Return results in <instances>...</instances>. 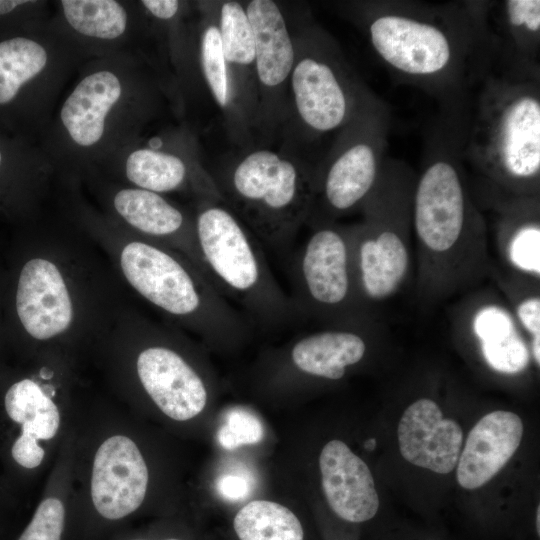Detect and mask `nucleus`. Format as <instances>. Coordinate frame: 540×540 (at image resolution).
I'll list each match as a JSON object with an SVG mask.
<instances>
[{
  "mask_svg": "<svg viewBox=\"0 0 540 540\" xmlns=\"http://www.w3.org/2000/svg\"><path fill=\"white\" fill-rule=\"evenodd\" d=\"M8 285L19 359L56 354L84 370L130 303L105 254L60 207L32 222Z\"/></svg>",
  "mask_w": 540,
  "mask_h": 540,
  "instance_id": "f257e3e1",
  "label": "nucleus"
},
{
  "mask_svg": "<svg viewBox=\"0 0 540 540\" xmlns=\"http://www.w3.org/2000/svg\"><path fill=\"white\" fill-rule=\"evenodd\" d=\"M73 497L65 540H107L153 512L174 511L177 464L162 438L104 390L92 387L72 433Z\"/></svg>",
  "mask_w": 540,
  "mask_h": 540,
  "instance_id": "f03ea898",
  "label": "nucleus"
},
{
  "mask_svg": "<svg viewBox=\"0 0 540 540\" xmlns=\"http://www.w3.org/2000/svg\"><path fill=\"white\" fill-rule=\"evenodd\" d=\"M469 118L468 100L439 104L425 131L412 230L415 293L426 306L481 287L494 262L487 220L471 195L463 161Z\"/></svg>",
  "mask_w": 540,
  "mask_h": 540,
  "instance_id": "7ed1b4c3",
  "label": "nucleus"
},
{
  "mask_svg": "<svg viewBox=\"0 0 540 540\" xmlns=\"http://www.w3.org/2000/svg\"><path fill=\"white\" fill-rule=\"evenodd\" d=\"M488 0L344 3L349 18L393 77L438 104L469 97L492 72Z\"/></svg>",
  "mask_w": 540,
  "mask_h": 540,
  "instance_id": "20e7f679",
  "label": "nucleus"
},
{
  "mask_svg": "<svg viewBox=\"0 0 540 540\" xmlns=\"http://www.w3.org/2000/svg\"><path fill=\"white\" fill-rule=\"evenodd\" d=\"M76 74L40 137L62 181L81 183L142 136L164 88L134 51L91 57Z\"/></svg>",
  "mask_w": 540,
  "mask_h": 540,
  "instance_id": "39448f33",
  "label": "nucleus"
},
{
  "mask_svg": "<svg viewBox=\"0 0 540 540\" xmlns=\"http://www.w3.org/2000/svg\"><path fill=\"white\" fill-rule=\"evenodd\" d=\"M60 207L102 250L127 293L167 323L215 347L246 337L244 318L185 255L120 227L83 197L79 185L64 191Z\"/></svg>",
  "mask_w": 540,
  "mask_h": 540,
  "instance_id": "423d86ee",
  "label": "nucleus"
},
{
  "mask_svg": "<svg viewBox=\"0 0 540 540\" xmlns=\"http://www.w3.org/2000/svg\"><path fill=\"white\" fill-rule=\"evenodd\" d=\"M91 367L106 393L142 419L170 428L195 422L212 395L209 368L186 332L131 303L97 348Z\"/></svg>",
  "mask_w": 540,
  "mask_h": 540,
  "instance_id": "0eeeda50",
  "label": "nucleus"
},
{
  "mask_svg": "<svg viewBox=\"0 0 540 540\" xmlns=\"http://www.w3.org/2000/svg\"><path fill=\"white\" fill-rule=\"evenodd\" d=\"M91 387L84 369L56 354L0 370V468L23 501L40 490Z\"/></svg>",
  "mask_w": 540,
  "mask_h": 540,
  "instance_id": "6e6552de",
  "label": "nucleus"
},
{
  "mask_svg": "<svg viewBox=\"0 0 540 540\" xmlns=\"http://www.w3.org/2000/svg\"><path fill=\"white\" fill-rule=\"evenodd\" d=\"M463 161L508 192L540 196V82L486 77L471 99Z\"/></svg>",
  "mask_w": 540,
  "mask_h": 540,
  "instance_id": "1a4fd4ad",
  "label": "nucleus"
},
{
  "mask_svg": "<svg viewBox=\"0 0 540 540\" xmlns=\"http://www.w3.org/2000/svg\"><path fill=\"white\" fill-rule=\"evenodd\" d=\"M211 176L223 202L262 246L282 257L291 252L313 206L311 162L288 151L253 147Z\"/></svg>",
  "mask_w": 540,
  "mask_h": 540,
  "instance_id": "9d476101",
  "label": "nucleus"
},
{
  "mask_svg": "<svg viewBox=\"0 0 540 540\" xmlns=\"http://www.w3.org/2000/svg\"><path fill=\"white\" fill-rule=\"evenodd\" d=\"M417 172L387 156L378 180L361 206L362 220L350 225L357 290L365 309H377L412 278L413 193Z\"/></svg>",
  "mask_w": 540,
  "mask_h": 540,
  "instance_id": "9b49d317",
  "label": "nucleus"
},
{
  "mask_svg": "<svg viewBox=\"0 0 540 540\" xmlns=\"http://www.w3.org/2000/svg\"><path fill=\"white\" fill-rule=\"evenodd\" d=\"M192 210L201 259L214 287L261 327H283L296 320L262 244L242 220L223 201L201 200Z\"/></svg>",
  "mask_w": 540,
  "mask_h": 540,
  "instance_id": "f8f14e48",
  "label": "nucleus"
},
{
  "mask_svg": "<svg viewBox=\"0 0 540 540\" xmlns=\"http://www.w3.org/2000/svg\"><path fill=\"white\" fill-rule=\"evenodd\" d=\"M295 61L289 81L286 124L296 123L308 143L333 140L351 120L369 87L324 28L308 24L294 37ZM301 140V141H302Z\"/></svg>",
  "mask_w": 540,
  "mask_h": 540,
  "instance_id": "ddd939ff",
  "label": "nucleus"
},
{
  "mask_svg": "<svg viewBox=\"0 0 540 540\" xmlns=\"http://www.w3.org/2000/svg\"><path fill=\"white\" fill-rule=\"evenodd\" d=\"M391 124L389 105L369 89L315 167L314 200L306 225L337 222L360 211L388 156Z\"/></svg>",
  "mask_w": 540,
  "mask_h": 540,
  "instance_id": "4468645a",
  "label": "nucleus"
},
{
  "mask_svg": "<svg viewBox=\"0 0 540 540\" xmlns=\"http://www.w3.org/2000/svg\"><path fill=\"white\" fill-rule=\"evenodd\" d=\"M309 227L310 234L288 266L296 319L320 327L377 324L358 294L350 225L332 222Z\"/></svg>",
  "mask_w": 540,
  "mask_h": 540,
  "instance_id": "2eb2a0df",
  "label": "nucleus"
},
{
  "mask_svg": "<svg viewBox=\"0 0 540 540\" xmlns=\"http://www.w3.org/2000/svg\"><path fill=\"white\" fill-rule=\"evenodd\" d=\"M89 57L49 20L35 24L30 33L0 41V107L27 95L41 136L49 124L60 94L71 76Z\"/></svg>",
  "mask_w": 540,
  "mask_h": 540,
  "instance_id": "dca6fc26",
  "label": "nucleus"
},
{
  "mask_svg": "<svg viewBox=\"0 0 540 540\" xmlns=\"http://www.w3.org/2000/svg\"><path fill=\"white\" fill-rule=\"evenodd\" d=\"M164 196L180 194L194 203L223 201L210 174L201 164L191 137L182 132L142 136L93 175ZM92 177V176H91ZM89 178V177H88Z\"/></svg>",
  "mask_w": 540,
  "mask_h": 540,
  "instance_id": "f3484780",
  "label": "nucleus"
},
{
  "mask_svg": "<svg viewBox=\"0 0 540 540\" xmlns=\"http://www.w3.org/2000/svg\"><path fill=\"white\" fill-rule=\"evenodd\" d=\"M82 183L87 184L99 210L110 220L139 237L182 253L209 280L197 244L193 210L167 196L102 176L89 177Z\"/></svg>",
  "mask_w": 540,
  "mask_h": 540,
  "instance_id": "a211bd4d",
  "label": "nucleus"
},
{
  "mask_svg": "<svg viewBox=\"0 0 540 540\" xmlns=\"http://www.w3.org/2000/svg\"><path fill=\"white\" fill-rule=\"evenodd\" d=\"M245 10L255 43L258 110L254 130L271 136L285 125L288 117L294 37L276 2L251 0L245 4Z\"/></svg>",
  "mask_w": 540,
  "mask_h": 540,
  "instance_id": "6ab92c4d",
  "label": "nucleus"
},
{
  "mask_svg": "<svg viewBox=\"0 0 540 540\" xmlns=\"http://www.w3.org/2000/svg\"><path fill=\"white\" fill-rule=\"evenodd\" d=\"M450 320L455 333L471 340L492 371L516 376L529 369L532 357L528 340L494 287H479L460 296Z\"/></svg>",
  "mask_w": 540,
  "mask_h": 540,
  "instance_id": "aec40b11",
  "label": "nucleus"
},
{
  "mask_svg": "<svg viewBox=\"0 0 540 540\" xmlns=\"http://www.w3.org/2000/svg\"><path fill=\"white\" fill-rule=\"evenodd\" d=\"M467 175L475 203L490 215L501 266L540 280V196L511 193Z\"/></svg>",
  "mask_w": 540,
  "mask_h": 540,
  "instance_id": "412c9836",
  "label": "nucleus"
},
{
  "mask_svg": "<svg viewBox=\"0 0 540 540\" xmlns=\"http://www.w3.org/2000/svg\"><path fill=\"white\" fill-rule=\"evenodd\" d=\"M50 21L89 58L134 51L149 28L138 2L119 0H60Z\"/></svg>",
  "mask_w": 540,
  "mask_h": 540,
  "instance_id": "4be33fe9",
  "label": "nucleus"
},
{
  "mask_svg": "<svg viewBox=\"0 0 540 540\" xmlns=\"http://www.w3.org/2000/svg\"><path fill=\"white\" fill-rule=\"evenodd\" d=\"M378 327L329 326L293 340L276 361V378L342 379L366 356L370 331Z\"/></svg>",
  "mask_w": 540,
  "mask_h": 540,
  "instance_id": "5701e85b",
  "label": "nucleus"
},
{
  "mask_svg": "<svg viewBox=\"0 0 540 540\" xmlns=\"http://www.w3.org/2000/svg\"><path fill=\"white\" fill-rule=\"evenodd\" d=\"M492 75L540 82V1H488Z\"/></svg>",
  "mask_w": 540,
  "mask_h": 540,
  "instance_id": "b1692460",
  "label": "nucleus"
},
{
  "mask_svg": "<svg viewBox=\"0 0 540 540\" xmlns=\"http://www.w3.org/2000/svg\"><path fill=\"white\" fill-rule=\"evenodd\" d=\"M401 455L409 463L438 474H447L457 465L463 431L460 425L444 418L439 405L420 398L403 412L398 424Z\"/></svg>",
  "mask_w": 540,
  "mask_h": 540,
  "instance_id": "393cba45",
  "label": "nucleus"
},
{
  "mask_svg": "<svg viewBox=\"0 0 540 540\" xmlns=\"http://www.w3.org/2000/svg\"><path fill=\"white\" fill-rule=\"evenodd\" d=\"M319 469L327 503L339 518L361 523L376 515L379 497L372 473L346 443L338 439L326 443Z\"/></svg>",
  "mask_w": 540,
  "mask_h": 540,
  "instance_id": "a878e982",
  "label": "nucleus"
},
{
  "mask_svg": "<svg viewBox=\"0 0 540 540\" xmlns=\"http://www.w3.org/2000/svg\"><path fill=\"white\" fill-rule=\"evenodd\" d=\"M522 435V420L513 412L496 410L482 417L469 432L459 456V485L473 490L489 482L512 458Z\"/></svg>",
  "mask_w": 540,
  "mask_h": 540,
  "instance_id": "bb28decb",
  "label": "nucleus"
},
{
  "mask_svg": "<svg viewBox=\"0 0 540 540\" xmlns=\"http://www.w3.org/2000/svg\"><path fill=\"white\" fill-rule=\"evenodd\" d=\"M246 141L254 131L258 110L255 43L245 5L223 1L214 11Z\"/></svg>",
  "mask_w": 540,
  "mask_h": 540,
  "instance_id": "cd10ccee",
  "label": "nucleus"
},
{
  "mask_svg": "<svg viewBox=\"0 0 540 540\" xmlns=\"http://www.w3.org/2000/svg\"><path fill=\"white\" fill-rule=\"evenodd\" d=\"M73 497L71 434L12 540H65Z\"/></svg>",
  "mask_w": 540,
  "mask_h": 540,
  "instance_id": "c85d7f7f",
  "label": "nucleus"
},
{
  "mask_svg": "<svg viewBox=\"0 0 540 540\" xmlns=\"http://www.w3.org/2000/svg\"><path fill=\"white\" fill-rule=\"evenodd\" d=\"M198 28L197 54L200 72L212 98L222 111L231 136L244 144L246 138L238 115L215 12L212 9L204 12Z\"/></svg>",
  "mask_w": 540,
  "mask_h": 540,
  "instance_id": "c756f323",
  "label": "nucleus"
},
{
  "mask_svg": "<svg viewBox=\"0 0 540 540\" xmlns=\"http://www.w3.org/2000/svg\"><path fill=\"white\" fill-rule=\"evenodd\" d=\"M489 280L502 295L525 334L532 361L540 366V280L510 271L494 261Z\"/></svg>",
  "mask_w": 540,
  "mask_h": 540,
  "instance_id": "7c9ffc66",
  "label": "nucleus"
},
{
  "mask_svg": "<svg viewBox=\"0 0 540 540\" xmlns=\"http://www.w3.org/2000/svg\"><path fill=\"white\" fill-rule=\"evenodd\" d=\"M239 540H304L296 514L279 502L255 499L242 506L233 519Z\"/></svg>",
  "mask_w": 540,
  "mask_h": 540,
  "instance_id": "2f4dec72",
  "label": "nucleus"
},
{
  "mask_svg": "<svg viewBox=\"0 0 540 540\" xmlns=\"http://www.w3.org/2000/svg\"><path fill=\"white\" fill-rule=\"evenodd\" d=\"M263 434L262 423L254 414L242 407H235L228 411L217 437L223 448L232 450L260 442Z\"/></svg>",
  "mask_w": 540,
  "mask_h": 540,
  "instance_id": "473e14b6",
  "label": "nucleus"
},
{
  "mask_svg": "<svg viewBox=\"0 0 540 540\" xmlns=\"http://www.w3.org/2000/svg\"><path fill=\"white\" fill-rule=\"evenodd\" d=\"M23 500L12 490L0 468V540L13 538L17 532L15 519Z\"/></svg>",
  "mask_w": 540,
  "mask_h": 540,
  "instance_id": "72a5a7b5",
  "label": "nucleus"
},
{
  "mask_svg": "<svg viewBox=\"0 0 540 540\" xmlns=\"http://www.w3.org/2000/svg\"><path fill=\"white\" fill-rule=\"evenodd\" d=\"M156 525L149 528H139L134 525L126 527L107 540H188L184 532L176 531L173 526Z\"/></svg>",
  "mask_w": 540,
  "mask_h": 540,
  "instance_id": "f704fd0d",
  "label": "nucleus"
},
{
  "mask_svg": "<svg viewBox=\"0 0 540 540\" xmlns=\"http://www.w3.org/2000/svg\"><path fill=\"white\" fill-rule=\"evenodd\" d=\"M143 13L156 24H168L182 18L185 2L178 0L138 1Z\"/></svg>",
  "mask_w": 540,
  "mask_h": 540,
  "instance_id": "c9c22d12",
  "label": "nucleus"
},
{
  "mask_svg": "<svg viewBox=\"0 0 540 540\" xmlns=\"http://www.w3.org/2000/svg\"><path fill=\"white\" fill-rule=\"evenodd\" d=\"M218 490L228 499H240L247 493L248 485L243 478L226 475L219 480Z\"/></svg>",
  "mask_w": 540,
  "mask_h": 540,
  "instance_id": "e433bc0d",
  "label": "nucleus"
},
{
  "mask_svg": "<svg viewBox=\"0 0 540 540\" xmlns=\"http://www.w3.org/2000/svg\"><path fill=\"white\" fill-rule=\"evenodd\" d=\"M28 2V0H0V16L11 14L24 7Z\"/></svg>",
  "mask_w": 540,
  "mask_h": 540,
  "instance_id": "4c0bfd02",
  "label": "nucleus"
},
{
  "mask_svg": "<svg viewBox=\"0 0 540 540\" xmlns=\"http://www.w3.org/2000/svg\"><path fill=\"white\" fill-rule=\"evenodd\" d=\"M536 529H537V533L539 535L540 534V509H539V506L537 507V511H536Z\"/></svg>",
  "mask_w": 540,
  "mask_h": 540,
  "instance_id": "58836bf2",
  "label": "nucleus"
},
{
  "mask_svg": "<svg viewBox=\"0 0 540 540\" xmlns=\"http://www.w3.org/2000/svg\"><path fill=\"white\" fill-rule=\"evenodd\" d=\"M365 446L367 449H372L375 446V441L373 439H370Z\"/></svg>",
  "mask_w": 540,
  "mask_h": 540,
  "instance_id": "ea45409f",
  "label": "nucleus"
},
{
  "mask_svg": "<svg viewBox=\"0 0 540 540\" xmlns=\"http://www.w3.org/2000/svg\"><path fill=\"white\" fill-rule=\"evenodd\" d=\"M3 159H4V157H3V151H2V149L0 148V172H1L2 167H3Z\"/></svg>",
  "mask_w": 540,
  "mask_h": 540,
  "instance_id": "a19ab883",
  "label": "nucleus"
},
{
  "mask_svg": "<svg viewBox=\"0 0 540 540\" xmlns=\"http://www.w3.org/2000/svg\"><path fill=\"white\" fill-rule=\"evenodd\" d=\"M2 345H3V341H0V349H2ZM3 366L4 364L0 360V370L2 369Z\"/></svg>",
  "mask_w": 540,
  "mask_h": 540,
  "instance_id": "79ce46f5",
  "label": "nucleus"
},
{
  "mask_svg": "<svg viewBox=\"0 0 540 540\" xmlns=\"http://www.w3.org/2000/svg\"><path fill=\"white\" fill-rule=\"evenodd\" d=\"M12 539H13V538H11V539H5V540H12Z\"/></svg>",
  "mask_w": 540,
  "mask_h": 540,
  "instance_id": "37998d69",
  "label": "nucleus"
}]
</instances>
